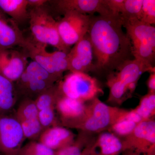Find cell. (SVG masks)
Listing matches in <instances>:
<instances>
[{"label":"cell","mask_w":155,"mask_h":155,"mask_svg":"<svg viewBox=\"0 0 155 155\" xmlns=\"http://www.w3.org/2000/svg\"><path fill=\"white\" fill-rule=\"evenodd\" d=\"M109 11L111 14L120 16L123 10L124 0H106Z\"/></svg>","instance_id":"cell-28"},{"label":"cell","mask_w":155,"mask_h":155,"mask_svg":"<svg viewBox=\"0 0 155 155\" xmlns=\"http://www.w3.org/2000/svg\"><path fill=\"white\" fill-rule=\"evenodd\" d=\"M130 40L132 55L147 67L155 69V28L138 19L122 20Z\"/></svg>","instance_id":"cell-2"},{"label":"cell","mask_w":155,"mask_h":155,"mask_svg":"<svg viewBox=\"0 0 155 155\" xmlns=\"http://www.w3.org/2000/svg\"><path fill=\"white\" fill-rule=\"evenodd\" d=\"M25 139L22 127L15 116H0V153L17 155Z\"/></svg>","instance_id":"cell-9"},{"label":"cell","mask_w":155,"mask_h":155,"mask_svg":"<svg viewBox=\"0 0 155 155\" xmlns=\"http://www.w3.org/2000/svg\"><path fill=\"white\" fill-rule=\"evenodd\" d=\"M59 14L64 15L69 12L93 16L96 13L100 15H112L106 0H54L48 1Z\"/></svg>","instance_id":"cell-11"},{"label":"cell","mask_w":155,"mask_h":155,"mask_svg":"<svg viewBox=\"0 0 155 155\" xmlns=\"http://www.w3.org/2000/svg\"><path fill=\"white\" fill-rule=\"evenodd\" d=\"M55 151L39 142L31 140L22 146L17 155H54Z\"/></svg>","instance_id":"cell-23"},{"label":"cell","mask_w":155,"mask_h":155,"mask_svg":"<svg viewBox=\"0 0 155 155\" xmlns=\"http://www.w3.org/2000/svg\"><path fill=\"white\" fill-rule=\"evenodd\" d=\"M74 140L72 131L57 125L44 130L38 137V142L55 151L73 144Z\"/></svg>","instance_id":"cell-16"},{"label":"cell","mask_w":155,"mask_h":155,"mask_svg":"<svg viewBox=\"0 0 155 155\" xmlns=\"http://www.w3.org/2000/svg\"><path fill=\"white\" fill-rule=\"evenodd\" d=\"M127 111L110 107L97 97L93 99L82 116L64 125L89 132H98L125 119Z\"/></svg>","instance_id":"cell-3"},{"label":"cell","mask_w":155,"mask_h":155,"mask_svg":"<svg viewBox=\"0 0 155 155\" xmlns=\"http://www.w3.org/2000/svg\"><path fill=\"white\" fill-rule=\"evenodd\" d=\"M28 64L23 52L14 48L0 51V75L14 83L24 72Z\"/></svg>","instance_id":"cell-14"},{"label":"cell","mask_w":155,"mask_h":155,"mask_svg":"<svg viewBox=\"0 0 155 155\" xmlns=\"http://www.w3.org/2000/svg\"><path fill=\"white\" fill-rule=\"evenodd\" d=\"M124 152H125V153L122 155H155V152L149 153L147 154H141L136 152L134 151L129 150H125Z\"/></svg>","instance_id":"cell-32"},{"label":"cell","mask_w":155,"mask_h":155,"mask_svg":"<svg viewBox=\"0 0 155 155\" xmlns=\"http://www.w3.org/2000/svg\"><path fill=\"white\" fill-rule=\"evenodd\" d=\"M48 2L47 0H28V8L30 9L39 8L45 5Z\"/></svg>","instance_id":"cell-30"},{"label":"cell","mask_w":155,"mask_h":155,"mask_svg":"<svg viewBox=\"0 0 155 155\" xmlns=\"http://www.w3.org/2000/svg\"><path fill=\"white\" fill-rule=\"evenodd\" d=\"M95 155H119L123 151V143L114 134H100L94 143Z\"/></svg>","instance_id":"cell-18"},{"label":"cell","mask_w":155,"mask_h":155,"mask_svg":"<svg viewBox=\"0 0 155 155\" xmlns=\"http://www.w3.org/2000/svg\"><path fill=\"white\" fill-rule=\"evenodd\" d=\"M28 19L34 41L50 45L58 51L69 53L70 48L64 45L59 34L58 21L54 19L46 5L31 8L28 11Z\"/></svg>","instance_id":"cell-4"},{"label":"cell","mask_w":155,"mask_h":155,"mask_svg":"<svg viewBox=\"0 0 155 155\" xmlns=\"http://www.w3.org/2000/svg\"><path fill=\"white\" fill-rule=\"evenodd\" d=\"M18 99L14 83L0 75V116L8 114Z\"/></svg>","instance_id":"cell-20"},{"label":"cell","mask_w":155,"mask_h":155,"mask_svg":"<svg viewBox=\"0 0 155 155\" xmlns=\"http://www.w3.org/2000/svg\"><path fill=\"white\" fill-rule=\"evenodd\" d=\"M57 85L61 95L83 102L103 92L97 80L84 72H70Z\"/></svg>","instance_id":"cell-6"},{"label":"cell","mask_w":155,"mask_h":155,"mask_svg":"<svg viewBox=\"0 0 155 155\" xmlns=\"http://www.w3.org/2000/svg\"><path fill=\"white\" fill-rule=\"evenodd\" d=\"M68 70L87 73L93 69V53L88 34H87L67 54Z\"/></svg>","instance_id":"cell-13"},{"label":"cell","mask_w":155,"mask_h":155,"mask_svg":"<svg viewBox=\"0 0 155 155\" xmlns=\"http://www.w3.org/2000/svg\"><path fill=\"white\" fill-rule=\"evenodd\" d=\"M27 42L18 24L0 10V51L16 46L23 49Z\"/></svg>","instance_id":"cell-15"},{"label":"cell","mask_w":155,"mask_h":155,"mask_svg":"<svg viewBox=\"0 0 155 155\" xmlns=\"http://www.w3.org/2000/svg\"><path fill=\"white\" fill-rule=\"evenodd\" d=\"M28 0H0V10L17 24L28 19Z\"/></svg>","instance_id":"cell-19"},{"label":"cell","mask_w":155,"mask_h":155,"mask_svg":"<svg viewBox=\"0 0 155 155\" xmlns=\"http://www.w3.org/2000/svg\"><path fill=\"white\" fill-rule=\"evenodd\" d=\"M58 81L60 80L32 61L28 63L14 84L18 98L35 101L42 93L55 84Z\"/></svg>","instance_id":"cell-5"},{"label":"cell","mask_w":155,"mask_h":155,"mask_svg":"<svg viewBox=\"0 0 155 155\" xmlns=\"http://www.w3.org/2000/svg\"><path fill=\"white\" fill-rule=\"evenodd\" d=\"M58 21L59 34L62 41L70 48L87 33L90 16L75 12H69Z\"/></svg>","instance_id":"cell-8"},{"label":"cell","mask_w":155,"mask_h":155,"mask_svg":"<svg viewBox=\"0 0 155 155\" xmlns=\"http://www.w3.org/2000/svg\"><path fill=\"white\" fill-rule=\"evenodd\" d=\"M122 143L123 151L129 150L141 154L155 152V121L150 119L142 121Z\"/></svg>","instance_id":"cell-10"},{"label":"cell","mask_w":155,"mask_h":155,"mask_svg":"<svg viewBox=\"0 0 155 155\" xmlns=\"http://www.w3.org/2000/svg\"><path fill=\"white\" fill-rule=\"evenodd\" d=\"M147 86L149 91V93H155V72H150V75L147 81Z\"/></svg>","instance_id":"cell-31"},{"label":"cell","mask_w":155,"mask_h":155,"mask_svg":"<svg viewBox=\"0 0 155 155\" xmlns=\"http://www.w3.org/2000/svg\"><path fill=\"white\" fill-rule=\"evenodd\" d=\"M86 107L84 102L60 94L55 106L61 116L63 124L80 118L84 114Z\"/></svg>","instance_id":"cell-17"},{"label":"cell","mask_w":155,"mask_h":155,"mask_svg":"<svg viewBox=\"0 0 155 155\" xmlns=\"http://www.w3.org/2000/svg\"><path fill=\"white\" fill-rule=\"evenodd\" d=\"M94 146L84 148L82 143L75 141L69 146L56 151L54 155H94Z\"/></svg>","instance_id":"cell-25"},{"label":"cell","mask_w":155,"mask_h":155,"mask_svg":"<svg viewBox=\"0 0 155 155\" xmlns=\"http://www.w3.org/2000/svg\"><path fill=\"white\" fill-rule=\"evenodd\" d=\"M107 84L110 89L109 99L111 101H120L129 94L127 86L116 78L112 72L108 75Z\"/></svg>","instance_id":"cell-21"},{"label":"cell","mask_w":155,"mask_h":155,"mask_svg":"<svg viewBox=\"0 0 155 155\" xmlns=\"http://www.w3.org/2000/svg\"><path fill=\"white\" fill-rule=\"evenodd\" d=\"M139 20L149 25H154L155 0H143Z\"/></svg>","instance_id":"cell-26"},{"label":"cell","mask_w":155,"mask_h":155,"mask_svg":"<svg viewBox=\"0 0 155 155\" xmlns=\"http://www.w3.org/2000/svg\"><path fill=\"white\" fill-rule=\"evenodd\" d=\"M47 45L28 39L27 44L22 49L27 58L35 61L51 75L61 80L65 71L68 70V53L57 51L49 52Z\"/></svg>","instance_id":"cell-7"},{"label":"cell","mask_w":155,"mask_h":155,"mask_svg":"<svg viewBox=\"0 0 155 155\" xmlns=\"http://www.w3.org/2000/svg\"><path fill=\"white\" fill-rule=\"evenodd\" d=\"M15 117L22 127L25 138H38L43 131L34 100L22 99L17 108Z\"/></svg>","instance_id":"cell-12"},{"label":"cell","mask_w":155,"mask_h":155,"mask_svg":"<svg viewBox=\"0 0 155 155\" xmlns=\"http://www.w3.org/2000/svg\"><path fill=\"white\" fill-rule=\"evenodd\" d=\"M121 16H90L88 35L93 53V71L109 75L132 56Z\"/></svg>","instance_id":"cell-1"},{"label":"cell","mask_w":155,"mask_h":155,"mask_svg":"<svg viewBox=\"0 0 155 155\" xmlns=\"http://www.w3.org/2000/svg\"><path fill=\"white\" fill-rule=\"evenodd\" d=\"M137 125L132 121L124 119L112 125L111 129L119 135L127 136L132 133Z\"/></svg>","instance_id":"cell-27"},{"label":"cell","mask_w":155,"mask_h":155,"mask_svg":"<svg viewBox=\"0 0 155 155\" xmlns=\"http://www.w3.org/2000/svg\"><path fill=\"white\" fill-rule=\"evenodd\" d=\"M125 119L132 121L137 124H138L143 121L141 116L136 112L135 110L128 112Z\"/></svg>","instance_id":"cell-29"},{"label":"cell","mask_w":155,"mask_h":155,"mask_svg":"<svg viewBox=\"0 0 155 155\" xmlns=\"http://www.w3.org/2000/svg\"><path fill=\"white\" fill-rule=\"evenodd\" d=\"M143 0H124L121 13L122 20L138 19L139 20Z\"/></svg>","instance_id":"cell-24"},{"label":"cell","mask_w":155,"mask_h":155,"mask_svg":"<svg viewBox=\"0 0 155 155\" xmlns=\"http://www.w3.org/2000/svg\"><path fill=\"white\" fill-rule=\"evenodd\" d=\"M155 109V93H149L142 98L139 105L134 110L144 121L149 119L153 115Z\"/></svg>","instance_id":"cell-22"}]
</instances>
